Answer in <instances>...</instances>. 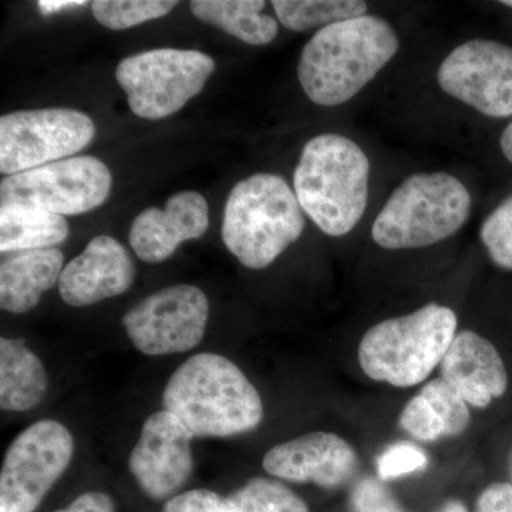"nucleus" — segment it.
Masks as SVG:
<instances>
[{
    "label": "nucleus",
    "instance_id": "24",
    "mask_svg": "<svg viewBox=\"0 0 512 512\" xmlns=\"http://www.w3.org/2000/svg\"><path fill=\"white\" fill-rule=\"evenodd\" d=\"M175 6V0H96L92 3V12L100 25L111 30H126L163 18Z\"/></svg>",
    "mask_w": 512,
    "mask_h": 512
},
{
    "label": "nucleus",
    "instance_id": "11",
    "mask_svg": "<svg viewBox=\"0 0 512 512\" xmlns=\"http://www.w3.org/2000/svg\"><path fill=\"white\" fill-rule=\"evenodd\" d=\"M210 318V302L197 286L174 285L154 292L123 316L134 348L148 356L197 348Z\"/></svg>",
    "mask_w": 512,
    "mask_h": 512
},
{
    "label": "nucleus",
    "instance_id": "26",
    "mask_svg": "<svg viewBox=\"0 0 512 512\" xmlns=\"http://www.w3.org/2000/svg\"><path fill=\"white\" fill-rule=\"evenodd\" d=\"M480 237L491 261L512 271V195L485 218Z\"/></svg>",
    "mask_w": 512,
    "mask_h": 512
},
{
    "label": "nucleus",
    "instance_id": "29",
    "mask_svg": "<svg viewBox=\"0 0 512 512\" xmlns=\"http://www.w3.org/2000/svg\"><path fill=\"white\" fill-rule=\"evenodd\" d=\"M349 512H407L380 478L363 477L350 491Z\"/></svg>",
    "mask_w": 512,
    "mask_h": 512
},
{
    "label": "nucleus",
    "instance_id": "7",
    "mask_svg": "<svg viewBox=\"0 0 512 512\" xmlns=\"http://www.w3.org/2000/svg\"><path fill=\"white\" fill-rule=\"evenodd\" d=\"M214 70V59L198 50L156 49L121 60L116 79L136 116L161 120L200 94Z\"/></svg>",
    "mask_w": 512,
    "mask_h": 512
},
{
    "label": "nucleus",
    "instance_id": "22",
    "mask_svg": "<svg viewBox=\"0 0 512 512\" xmlns=\"http://www.w3.org/2000/svg\"><path fill=\"white\" fill-rule=\"evenodd\" d=\"M272 6L279 22L293 32L328 28L367 12V3L360 0H274Z\"/></svg>",
    "mask_w": 512,
    "mask_h": 512
},
{
    "label": "nucleus",
    "instance_id": "31",
    "mask_svg": "<svg viewBox=\"0 0 512 512\" xmlns=\"http://www.w3.org/2000/svg\"><path fill=\"white\" fill-rule=\"evenodd\" d=\"M474 512H512V483L495 481L478 494Z\"/></svg>",
    "mask_w": 512,
    "mask_h": 512
},
{
    "label": "nucleus",
    "instance_id": "14",
    "mask_svg": "<svg viewBox=\"0 0 512 512\" xmlns=\"http://www.w3.org/2000/svg\"><path fill=\"white\" fill-rule=\"evenodd\" d=\"M262 467L279 480L336 490L353 480L359 456L356 448L339 434L313 431L269 448Z\"/></svg>",
    "mask_w": 512,
    "mask_h": 512
},
{
    "label": "nucleus",
    "instance_id": "4",
    "mask_svg": "<svg viewBox=\"0 0 512 512\" xmlns=\"http://www.w3.org/2000/svg\"><path fill=\"white\" fill-rule=\"evenodd\" d=\"M456 312L429 303L407 315L376 323L359 343L357 359L375 382L409 389L440 367L457 335Z\"/></svg>",
    "mask_w": 512,
    "mask_h": 512
},
{
    "label": "nucleus",
    "instance_id": "15",
    "mask_svg": "<svg viewBox=\"0 0 512 512\" xmlns=\"http://www.w3.org/2000/svg\"><path fill=\"white\" fill-rule=\"evenodd\" d=\"M134 278L136 268L127 249L109 235H99L64 266L57 285L67 305L83 308L123 295Z\"/></svg>",
    "mask_w": 512,
    "mask_h": 512
},
{
    "label": "nucleus",
    "instance_id": "5",
    "mask_svg": "<svg viewBox=\"0 0 512 512\" xmlns=\"http://www.w3.org/2000/svg\"><path fill=\"white\" fill-rule=\"evenodd\" d=\"M305 217L285 178L255 174L239 181L225 204L222 239L249 269H264L302 237Z\"/></svg>",
    "mask_w": 512,
    "mask_h": 512
},
{
    "label": "nucleus",
    "instance_id": "35",
    "mask_svg": "<svg viewBox=\"0 0 512 512\" xmlns=\"http://www.w3.org/2000/svg\"><path fill=\"white\" fill-rule=\"evenodd\" d=\"M436 512H471L468 510L467 505L457 498H450L440 505L439 510Z\"/></svg>",
    "mask_w": 512,
    "mask_h": 512
},
{
    "label": "nucleus",
    "instance_id": "20",
    "mask_svg": "<svg viewBox=\"0 0 512 512\" xmlns=\"http://www.w3.org/2000/svg\"><path fill=\"white\" fill-rule=\"evenodd\" d=\"M264 0H192V15L248 45L264 46L278 35V22L264 15Z\"/></svg>",
    "mask_w": 512,
    "mask_h": 512
},
{
    "label": "nucleus",
    "instance_id": "18",
    "mask_svg": "<svg viewBox=\"0 0 512 512\" xmlns=\"http://www.w3.org/2000/svg\"><path fill=\"white\" fill-rule=\"evenodd\" d=\"M63 252L57 248L15 252L0 265V308L22 315L35 309L45 292L59 284Z\"/></svg>",
    "mask_w": 512,
    "mask_h": 512
},
{
    "label": "nucleus",
    "instance_id": "32",
    "mask_svg": "<svg viewBox=\"0 0 512 512\" xmlns=\"http://www.w3.org/2000/svg\"><path fill=\"white\" fill-rule=\"evenodd\" d=\"M55 512H116L110 495L90 491L77 497L72 504Z\"/></svg>",
    "mask_w": 512,
    "mask_h": 512
},
{
    "label": "nucleus",
    "instance_id": "33",
    "mask_svg": "<svg viewBox=\"0 0 512 512\" xmlns=\"http://www.w3.org/2000/svg\"><path fill=\"white\" fill-rule=\"evenodd\" d=\"M87 5H89V2H74V0H40L37 3L40 12L45 16L63 12V10L83 8V6Z\"/></svg>",
    "mask_w": 512,
    "mask_h": 512
},
{
    "label": "nucleus",
    "instance_id": "36",
    "mask_svg": "<svg viewBox=\"0 0 512 512\" xmlns=\"http://www.w3.org/2000/svg\"><path fill=\"white\" fill-rule=\"evenodd\" d=\"M503 5L508 6V8H512V0H504Z\"/></svg>",
    "mask_w": 512,
    "mask_h": 512
},
{
    "label": "nucleus",
    "instance_id": "8",
    "mask_svg": "<svg viewBox=\"0 0 512 512\" xmlns=\"http://www.w3.org/2000/svg\"><path fill=\"white\" fill-rule=\"evenodd\" d=\"M109 167L92 156L70 157L5 177L0 207H26L57 215L93 211L109 198Z\"/></svg>",
    "mask_w": 512,
    "mask_h": 512
},
{
    "label": "nucleus",
    "instance_id": "37",
    "mask_svg": "<svg viewBox=\"0 0 512 512\" xmlns=\"http://www.w3.org/2000/svg\"><path fill=\"white\" fill-rule=\"evenodd\" d=\"M511 476H512V456H511Z\"/></svg>",
    "mask_w": 512,
    "mask_h": 512
},
{
    "label": "nucleus",
    "instance_id": "10",
    "mask_svg": "<svg viewBox=\"0 0 512 512\" xmlns=\"http://www.w3.org/2000/svg\"><path fill=\"white\" fill-rule=\"evenodd\" d=\"M96 136L89 116L72 109L23 110L0 119V173H25L80 153Z\"/></svg>",
    "mask_w": 512,
    "mask_h": 512
},
{
    "label": "nucleus",
    "instance_id": "30",
    "mask_svg": "<svg viewBox=\"0 0 512 512\" xmlns=\"http://www.w3.org/2000/svg\"><path fill=\"white\" fill-rule=\"evenodd\" d=\"M163 512H239L228 497L210 490H190L174 495Z\"/></svg>",
    "mask_w": 512,
    "mask_h": 512
},
{
    "label": "nucleus",
    "instance_id": "12",
    "mask_svg": "<svg viewBox=\"0 0 512 512\" xmlns=\"http://www.w3.org/2000/svg\"><path fill=\"white\" fill-rule=\"evenodd\" d=\"M440 89L495 119L512 116V47L495 40H468L440 64Z\"/></svg>",
    "mask_w": 512,
    "mask_h": 512
},
{
    "label": "nucleus",
    "instance_id": "17",
    "mask_svg": "<svg viewBox=\"0 0 512 512\" xmlns=\"http://www.w3.org/2000/svg\"><path fill=\"white\" fill-rule=\"evenodd\" d=\"M441 379L474 409H487L510 386L507 366L494 343L474 330H461L440 365Z\"/></svg>",
    "mask_w": 512,
    "mask_h": 512
},
{
    "label": "nucleus",
    "instance_id": "25",
    "mask_svg": "<svg viewBox=\"0 0 512 512\" xmlns=\"http://www.w3.org/2000/svg\"><path fill=\"white\" fill-rule=\"evenodd\" d=\"M420 394L443 421L444 437H458L466 433L471 423L470 406L446 380L441 377L430 380L424 384Z\"/></svg>",
    "mask_w": 512,
    "mask_h": 512
},
{
    "label": "nucleus",
    "instance_id": "19",
    "mask_svg": "<svg viewBox=\"0 0 512 512\" xmlns=\"http://www.w3.org/2000/svg\"><path fill=\"white\" fill-rule=\"evenodd\" d=\"M49 376L42 360L23 339H0V407L28 412L45 399Z\"/></svg>",
    "mask_w": 512,
    "mask_h": 512
},
{
    "label": "nucleus",
    "instance_id": "9",
    "mask_svg": "<svg viewBox=\"0 0 512 512\" xmlns=\"http://www.w3.org/2000/svg\"><path fill=\"white\" fill-rule=\"evenodd\" d=\"M74 439L59 421H36L18 434L0 471V512H35L72 463Z\"/></svg>",
    "mask_w": 512,
    "mask_h": 512
},
{
    "label": "nucleus",
    "instance_id": "27",
    "mask_svg": "<svg viewBox=\"0 0 512 512\" xmlns=\"http://www.w3.org/2000/svg\"><path fill=\"white\" fill-rule=\"evenodd\" d=\"M399 426L419 443H434L444 437L443 421L420 393L404 404Z\"/></svg>",
    "mask_w": 512,
    "mask_h": 512
},
{
    "label": "nucleus",
    "instance_id": "13",
    "mask_svg": "<svg viewBox=\"0 0 512 512\" xmlns=\"http://www.w3.org/2000/svg\"><path fill=\"white\" fill-rule=\"evenodd\" d=\"M192 440L190 430L165 410L144 421L128 468L147 497L165 500L187 483L194 468Z\"/></svg>",
    "mask_w": 512,
    "mask_h": 512
},
{
    "label": "nucleus",
    "instance_id": "21",
    "mask_svg": "<svg viewBox=\"0 0 512 512\" xmlns=\"http://www.w3.org/2000/svg\"><path fill=\"white\" fill-rule=\"evenodd\" d=\"M69 224L62 215L26 207H0L2 254L35 251L63 244Z\"/></svg>",
    "mask_w": 512,
    "mask_h": 512
},
{
    "label": "nucleus",
    "instance_id": "6",
    "mask_svg": "<svg viewBox=\"0 0 512 512\" xmlns=\"http://www.w3.org/2000/svg\"><path fill=\"white\" fill-rule=\"evenodd\" d=\"M470 211V192L454 175H410L383 205L372 238L390 251L431 247L460 231Z\"/></svg>",
    "mask_w": 512,
    "mask_h": 512
},
{
    "label": "nucleus",
    "instance_id": "23",
    "mask_svg": "<svg viewBox=\"0 0 512 512\" xmlns=\"http://www.w3.org/2000/svg\"><path fill=\"white\" fill-rule=\"evenodd\" d=\"M228 498L239 512H309L302 497L272 478H251Z\"/></svg>",
    "mask_w": 512,
    "mask_h": 512
},
{
    "label": "nucleus",
    "instance_id": "28",
    "mask_svg": "<svg viewBox=\"0 0 512 512\" xmlns=\"http://www.w3.org/2000/svg\"><path fill=\"white\" fill-rule=\"evenodd\" d=\"M430 458L423 448L410 443H397L377 458V474L382 481L412 476L429 467Z\"/></svg>",
    "mask_w": 512,
    "mask_h": 512
},
{
    "label": "nucleus",
    "instance_id": "2",
    "mask_svg": "<svg viewBox=\"0 0 512 512\" xmlns=\"http://www.w3.org/2000/svg\"><path fill=\"white\" fill-rule=\"evenodd\" d=\"M165 412L194 437H231L258 429L261 394L228 357L198 353L178 367L163 393Z\"/></svg>",
    "mask_w": 512,
    "mask_h": 512
},
{
    "label": "nucleus",
    "instance_id": "16",
    "mask_svg": "<svg viewBox=\"0 0 512 512\" xmlns=\"http://www.w3.org/2000/svg\"><path fill=\"white\" fill-rule=\"evenodd\" d=\"M210 225V208L197 191H180L168 198L164 210L147 208L130 228V245L141 261H167L185 241L201 238Z\"/></svg>",
    "mask_w": 512,
    "mask_h": 512
},
{
    "label": "nucleus",
    "instance_id": "34",
    "mask_svg": "<svg viewBox=\"0 0 512 512\" xmlns=\"http://www.w3.org/2000/svg\"><path fill=\"white\" fill-rule=\"evenodd\" d=\"M500 146L505 158L512 163V121L501 136Z\"/></svg>",
    "mask_w": 512,
    "mask_h": 512
},
{
    "label": "nucleus",
    "instance_id": "3",
    "mask_svg": "<svg viewBox=\"0 0 512 512\" xmlns=\"http://www.w3.org/2000/svg\"><path fill=\"white\" fill-rule=\"evenodd\" d=\"M369 175V158L355 141L320 134L303 147L293 188L302 210L323 234L343 237L365 215Z\"/></svg>",
    "mask_w": 512,
    "mask_h": 512
},
{
    "label": "nucleus",
    "instance_id": "1",
    "mask_svg": "<svg viewBox=\"0 0 512 512\" xmlns=\"http://www.w3.org/2000/svg\"><path fill=\"white\" fill-rule=\"evenodd\" d=\"M399 47L397 33L380 16L343 20L319 29L303 47L299 83L313 103L340 106L365 89Z\"/></svg>",
    "mask_w": 512,
    "mask_h": 512
}]
</instances>
